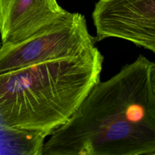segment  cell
Masks as SVG:
<instances>
[{
  "label": "cell",
  "instance_id": "obj_4",
  "mask_svg": "<svg viewBox=\"0 0 155 155\" xmlns=\"http://www.w3.org/2000/svg\"><path fill=\"white\" fill-rule=\"evenodd\" d=\"M92 17L96 42L117 38L155 54V0H98Z\"/></svg>",
  "mask_w": 155,
  "mask_h": 155
},
{
  "label": "cell",
  "instance_id": "obj_3",
  "mask_svg": "<svg viewBox=\"0 0 155 155\" xmlns=\"http://www.w3.org/2000/svg\"><path fill=\"white\" fill-rule=\"evenodd\" d=\"M95 37L80 13L64 18L24 41L0 46V74L39 64L77 58L95 48Z\"/></svg>",
  "mask_w": 155,
  "mask_h": 155
},
{
  "label": "cell",
  "instance_id": "obj_5",
  "mask_svg": "<svg viewBox=\"0 0 155 155\" xmlns=\"http://www.w3.org/2000/svg\"><path fill=\"white\" fill-rule=\"evenodd\" d=\"M68 12L57 0H0L1 45L25 40Z\"/></svg>",
  "mask_w": 155,
  "mask_h": 155
},
{
  "label": "cell",
  "instance_id": "obj_7",
  "mask_svg": "<svg viewBox=\"0 0 155 155\" xmlns=\"http://www.w3.org/2000/svg\"><path fill=\"white\" fill-rule=\"evenodd\" d=\"M0 46H1V45H0Z\"/></svg>",
  "mask_w": 155,
  "mask_h": 155
},
{
  "label": "cell",
  "instance_id": "obj_1",
  "mask_svg": "<svg viewBox=\"0 0 155 155\" xmlns=\"http://www.w3.org/2000/svg\"><path fill=\"white\" fill-rule=\"evenodd\" d=\"M42 155H155L154 62L139 55L99 81Z\"/></svg>",
  "mask_w": 155,
  "mask_h": 155
},
{
  "label": "cell",
  "instance_id": "obj_6",
  "mask_svg": "<svg viewBox=\"0 0 155 155\" xmlns=\"http://www.w3.org/2000/svg\"><path fill=\"white\" fill-rule=\"evenodd\" d=\"M154 83H155V62H154Z\"/></svg>",
  "mask_w": 155,
  "mask_h": 155
},
{
  "label": "cell",
  "instance_id": "obj_2",
  "mask_svg": "<svg viewBox=\"0 0 155 155\" xmlns=\"http://www.w3.org/2000/svg\"><path fill=\"white\" fill-rule=\"evenodd\" d=\"M103 62L95 47L77 58L0 74V127L48 137L100 81Z\"/></svg>",
  "mask_w": 155,
  "mask_h": 155
}]
</instances>
